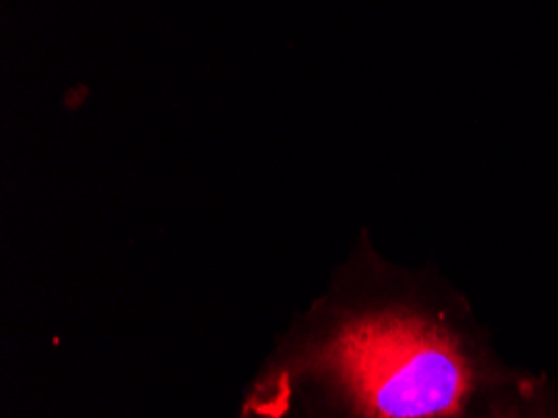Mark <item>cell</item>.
I'll return each instance as SVG.
<instances>
[{
  "label": "cell",
  "mask_w": 558,
  "mask_h": 418,
  "mask_svg": "<svg viewBox=\"0 0 558 418\" xmlns=\"http://www.w3.org/2000/svg\"><path fill=\"white\" fill-rule=\"evenodd\" d=\"M504 377L446 306L338 301L313 313L253 386L258 418H469Z\"/></svg>",
  "instance_id": "6da1fadb"
},
{
  "label": "cell",
  "mask_w": 558,
  "mask_h": 418,
  "mask_svg": "<svg viewBox=\"0 0 558 418\" xmlns=\"http://www.w3.org/2000/svg\"><path fill=\"white\" fill-rule=\"evenodd\" d=\"M473 418H548L536 383H496L471 411Z\"/></svg>",
  "instance_id": "7a4b0ae2"
}]
</instances>
